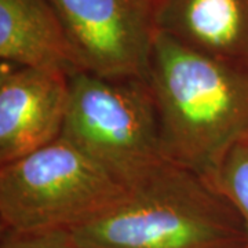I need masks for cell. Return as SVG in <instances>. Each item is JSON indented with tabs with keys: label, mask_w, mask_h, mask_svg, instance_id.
Returning a JSON list of instances; mask_svg holds the SVG:
<instances>
[{
	"label": "cell",
	"mask_w": 248,
	"mask_h": 248,
	"mask_svg": "<svg viewBox=\"0 0 248 248\" xmlns=\"http://www.w3.org/2000/svg\"><path fill=\"white\" fill-rule=\"evenodd\" d=\"M127 189L87 153L58 137L0 166V228L73 229L107 213Z\"/></svg>",
	"instance_id": "obj_3"
},
{
	"label": "cell",
	"mask_w": 248,
	"mask_h": 248,
	"mask_svg": "<svg viewBox=\"0 0 248 248\" xmlns=\"http://www.w3.org/2000/svg\"><path fill=\"white\" fill-rule=\"evenodd\" d=\"M84 248H248L243 218L208 178L167 159L107 213L71 229Z\"/></svg>",
	"instance_id": "obj_2"
},
{
	"label": "cell",
	"mask_w": 248,
	"mask_h": 248,
	"mask_svg": "<svg viewBox=\"0 0 248 248\" xmlns=\"http://www.w3.org/2000/svg\"><path fill=\"white\" fill-rule=\"evenodd\" d=\"M156 32L248 68V0H152Z\"/></svg>",
	"instance_id": "obj_7"
},
{
	"label": "cell",
	"mask_w": 248,
	"mask_h": 248,
	"mask_svg": "<svg viewBox=\"0 0 248 248\" xmlns=\"http://www.w3.org/2000/svg\"><path fill=\"white\" fill-rule=\"evenodd\" d=\"M215 185L239 211L248 234V135L236 142L228 152Z\"/></svg>",
	"instance_id": "obj_9"
},
{
	"label": "cell",
	"mask_w": 248,
	"mask_h": 248,
	"mask_svg": "<svg viewBox=\"0 0 248 248\" xmlns=\"http://www.w3.org/2000/svg\"><path fill=\"white\" fill-rule=\"evenodd\" d=\"M146 83L166 157L215 184L228 152L248 135V68L156 32Z\"/></svg>",
	"instance_id": "obj_1"
},
{
	"label": "cell",
	"mask_w": 248,
	"mask_h": 248,
	"mask_svg": "<svg viewBox=\"0 0 248 248\" xmlns=\"http://www.w3.org/2000/svg\"><path fill=\"white\" fill-rule=\"evenodd\" d=\"M1 62L71 76L81 71L61 19L48 0H0Z\"/></svg>",
	"instance_id": "obj_8"
},
{
	"label": "cell",
	"mask_w": 248,
	"mask_h": 248,
	"mask_svg": "<svg viewBox=\"0 0 248 248\" xmlns=\"http://www.w3.org/2000/svg\"><path fill=\"white\" fill-rule=\"evenodd\" d=\"M69 105L60 137L130 186L167 157L146 80L69 76Z\"/></svg>",
	"instance_id": "obj_4"
},
{
	"label": "cell",
	"mask_w": 248,
	"mask_h": 248,
	"mask_svg": "<svg viewBox=\"0 0 248 248\" xmlns=\"http://www.w3.org/2000/svg\"><path fill=\"white\" fill-rule=\"evenodd\" d=\"M69 76L61 71L1 62L0 166L55 141L69 105Z\"/></svg>",
	"instance_id": "obj_6"
},
{
	"label": "cell",
	"mask_w": 248,
	"mask_h": 248,
	"mask_svg": "<svg viewBox=\"0 0 248 248\" xmlns=\"http://www.w3.org/2000/svg\"><path fill=\"white\" fill-rule=\"evenodd\" d=\"M0 248H84L71 229L1 231Z\"/></svg>",
	"instance_id": "obj_10"
},
{
	"label": "cell",
	"mask_w": 248,
	"mask_h": 248,
	"mask_svg": "<svg viewBox=\"0 0 248 248\" xmlns=\"http://www.w3.org/2000/svg\"><path fill=\"white\" fill-rule=\"evenodd\" d=\"M81 71L146 80L156 28L152 0H48Z\"/></svg>",
	"instance_id": "obj_5"
}]
</instances>
